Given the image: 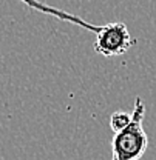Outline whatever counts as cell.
<instances>
[{
  "label": "cell",
  "instance_id": "cell-3",
  "mask_svg": "<svg viewBox=\"0 0 156 160\" xmlns=\"http://www.w3.org/2000/svg\"><path fill=\"white\" fill-rule=\"evenodd\" d=\"M20 2L25 3L26 6H30V8L39 11V12L53 16V17H56V19H59V20H63V22H70V23L78 25V26L87 29V31H91V32H94V34L100 29V26H98V25H91V23H88L87 20L80 19L79 16H74V14H71V12H67V11H63V9H59V8L50 6V5H45V3H42L39 0H20Z\"/></svg>",
  "mask_w": 156,
  "mask_h": 160
},
{
  "label": "cell",
  "instance_id": "cell-2",
  "mask_svg": "<svg viewBox=\"0 0 156 160\" xmlns=\"http://www.w3.org/2000/svg\"><path fill=\"white\" fill-rule=\"evenodd\" d=\"M136 42L132 37L128 28L122 22H113L102 25L96 32L94 51L104 57H116L125 54Z\"/></svg>",
  "mask_w": 156,
  "mask_h": 160
},
{
  "label": "cell",
  "instance_id": "cell-1",
  "mask_svg": "<svg viewBox=\"0 0 156 160\" xmlns=\"http://www.w3.org/2000/svg\"><path fill=\"white\" fill-rule=\"evenodd\" d=\"M144 114L145 105L141 97H136L132 112V123L125 129L113 136V160H139L145 154L148 146V137L142 126Z\"/></svg>",
  "mask_w": 156,
  "mask_h": 160
},
{
  "label": "cell",
  "instance_id": "cell-4",
  "mask_svg": "<svg viewBox=\"0 0 156 160\" xmlns=\"http://www.w3.org/2000/svg\"><path fill=\"white\" fill-rule=\"evenodd\" d=\"M130 123H132V114H128L125 111H115L110 116V128L115 134L125 129Z\"/></svg>",
  "mask_w": 156,
  "mask_h": 160
}]
</instances>
